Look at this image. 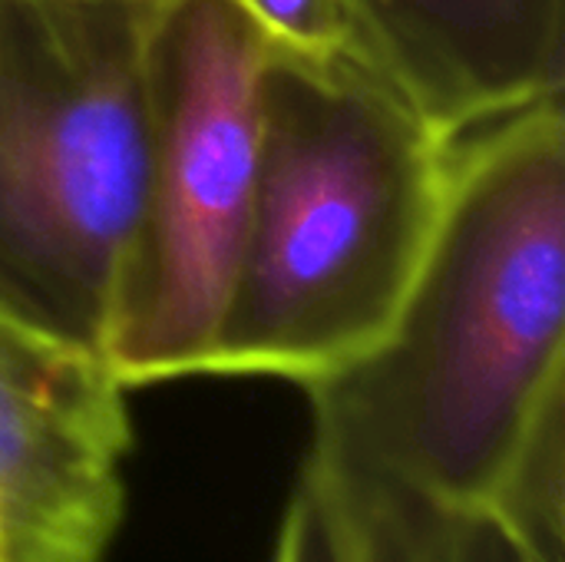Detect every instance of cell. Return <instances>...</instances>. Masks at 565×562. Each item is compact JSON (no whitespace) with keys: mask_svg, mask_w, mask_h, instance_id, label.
<instances>
[{"mask_svg":"<svg viewBox=\"0 0 565 562\" xmlns=\"http://www.w3.org/2000/svg\"><path fill=\"white\" fill-rule=\"evenodd\" d=\"M301 388L315 414L305 470L487 510L565 391L563 93L457 139L440 222L387 328Z\"/></svg>","mask_w":565,"mask_h":562,"instance_id":"6da1fadb","label":"cell"},{"mask_svg":"<svg viewBox=\"0 0 565 562\" xmlns=\"http://www.w3.org/2000/svg\"><path fill=\"white\" fill-rule=\"evenodd\" d=\"M457 142L354 46L268 40L248 229L205 374L311 381L397 311Z\"/></svg>","mask_w":565,"mask_h":562,"instance_id":"7a4b0ae2","label":"cell"},{"mask_svg":"<svg viewBox=\"0 0 565 562\" xmlns=\"http://www.w3.org/2000/svg\"><path fill=\"white\" fill-rule=\"evenodd\" d=\"M156 7L0 0V311L96 354L146 192Z\"/></svg>","mask_w":565,"mask_h":562,"instance_id":"3957f363","label":"cell"},{"mask_svg":"<svg viewBox=\"0 0 565 562\" xmlns=\"http://www.w3.org/2000/svg\"><path fill=\"white\" fill-rule=\"evenodd\" d=\"M265 56L238 0L152 13L146 192L103 351L122 388L209 368L252 212Z\"/></svg>","mask_w":565,"mask_h":562,"instance_id":"277c9868","label":"cell"},{"mask_svg":"<svg viewBox=\"0 0 565 562\" xmlns=\"http://www.w3.org/2000/svg\"><path fill=\"white\" fill-rule=\"evenodd\" d=\"M129 447L109 361L0 311V562H103Z\"/></svg>","mask_w":565,"mask_h":562,"instance_id":"5b68a950","label":"cell"},{"mask_svg":"<svg viewBox=\"0 0 565 562\" xmlns=\"http://www.w3.org/2000/svg\"><path fill=\"white\" fill-rule=\"evenodd\" d=\"M364 53L447 139L563 93L565 0H344Z\"/></svg>","mask_w":565,"mask_h":562,"instance_id":"8992f818","label":"cell"},{"mask_svg":"<svg viewBox=\"0 0 565 562\" xmlns=\"http://www.w3.org/2000/svg\"><path fill=\"white\" fill-rule=\"evenodd\" d=\"M268 40L328 53L354 46V30L344 0H238Z\"/></svg>","mask_w":565,"mask_h":562,"instance_id":"52a82bcc","label":"cell"},{"mask_svg":"<svg viewBox=\"0 0 565 562\" xmlns=\"http://www.w3.org/2000/svg\"><path fill=\"white\" fill-rule=\"evenodd\" d=\"M116 3H162V0H116Z\"/></svg>","mask_w":565,"mask_h":562,"instance_id":"ba28073f","label":"cell"}]
</instances>
